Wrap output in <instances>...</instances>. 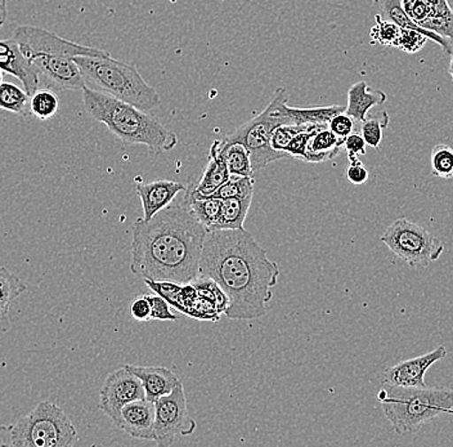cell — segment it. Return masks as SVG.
<instances>
[{
    "label": "cell",
    "instance_id": "6da1fadb",
    "mask_svg": "<svg viewBox=\"0 0 453 447\" xmlns=\"http://www.w3.org/2000/svg\"><path fill=\"white\" fill-rule=\"evenodd\" d=\"M200 274L214 280L228 297L226 318L257 320L267 315L280 266L268 258L267 251L245 228L219 230L208 232Z\"/></svg>",
    "mask_w": 453,
    "mask_h": 447
},
{
    "label": "cell",
    "instance_id": "7a4b0ae2",
    "mask_svg": "<svg viewBox=\"0 0 453 447\" xmlns=\"http://www.w3.org/2000/svg\"><path fill=\"white\" fill-rule=\"evenodd\" d=\"M208 231L189 204L174 200L150 220L133 225L132 263L135 276L189 284L200 276Z\"/></svg>",
    "mask_w": 453,
    "mask_h": 447
},
{
    "label": "cell",
    "instance_id": "3957f363",
    "mask_svg": "<svg viewBox=\"0 0 453 447\" xmlns=\"http://www.w3.org/2000/svg\"><path fill=\"white\" fill-rule=\"evenodd\" d=\"M12 39L38 73L41 88L55 92L83 90L87 87L81 67L73 61L76 56H110L104 50L78 44L50 31L27 25L17 27Z\"/></svg>",
    "mask_w": 453,
    "mask_h": 447
},
{
    "label": "cell",
    "instance_id": "277c9868",
    "mask_svg": "<svg viewBox=\"0 0 453 447\" xmlns=\"http://www.w3.org/2000/svg\"><path fill=\"white\" fill-rule=\"evenodd\" d=\"M85 112L127 144H143L154 155L172 151L178 137L155 116L101 90L84 87Z\"/></svg>",
    "mask_w": 453,
    "mask_h": 447
},
{
    "label": "cell",
    "instance_id": "5b68a950",
    "mask_svg": "<svg viewBox=\"0 0 453 447\" xmlns=\"http://www.w3.org/2000/svg\"><path fill=\"white\" fill-rule=\"evenodd\" d=\"M382 412L396 435L418 433L425 424L453 410L451 389H403L384 387L378 393Z\"/></svg>",
    "mask_w": 453,
    "mask_h": 447
},
{
    "label": "cell",
    "instance_id": "8992f818",
    "mask_svg": "<svg viewBox=\"0 0 453 447\" xmlns=\"http://www.w3.org/2000/svg\"><path fill=\"white\" fill-rule=\"evenodd\" d=\"M73 61L81 67L87 86L96 87L143 112L156 109L161 104L160 96L133 65L124 64L111 56H76Z\"/></svg>",
    "mask_w": 453,
    "mask_h": 447
},
{
    "label": "cell",
    "instance_id": "52a82bcc",
    "mask_svg": "<svg viewBox=\"0 0 453 447\" xmlns=\"http://www.w3.org/2000/svg\"><path fill=\"white\" fill-rule=\"evenodd\" d=\"M78 431L58 405L44 401L12 424L0 426V443L14 447H69Z\"/></svg>",
    "mask_w": 453,
    "mask_h": 447
},
{
    "label": "cell",
    "instance_id": "ba28073f",
    "mask_svg": "<svg viewBox=\"0 0 453 447\" xmlns=\"http://www.w3.org/2000/svg\"><path fill=\"white\" fill-rule=\"evenodd\" d=\"M288 106V92L285 88H279L268 106L259 115L228 133L222 140L226 143L243 144L250 154L254 172L260 171L274 161L285 159L288 155L274 150L271 138L277 127L290 124Z\"/></svg>",
    "mask_w": 453,
    "mask_h": 447
},
{
    "label": "cell",
    "instance_id": "9c48e42d",
    "mask_svg": "<svg viewBox=\"0 0 453 447\" xmlns=\"http://www.w3.org/2000/svg\"><path fill=\"white\" fill-rule=\"evenodd\" d=\"M380 240L395 257L415 268L427 267L444 251L438 237L407 218H399L388 226Z\"/></svg>",
    "mask_w": 453,
    "mask_h": 447
},
{
    "label": "cell",
    "instance_id": "30bf717a",
    "mask_svg": "<svg viewBox=\"0 0 453 447\" xmlns=\"http://www.w3.org/2000/svg\"><path fill=\"white\" fill-rule=\"evenodd\" d=\"M196 431V421L188 414L182 381L169 395L155 401V443L172 446L177 438Z\"/></svg>",
    "mask_w": 453,
    "mask_h": 447
},
{
    "label": "cell",
    "instance_id": "8fae6325",
    "mask_svg": "<svg viewBox=\"0 0 453 447\" xmlns=\"http://www.w3.org/2000/svg\"><path fill=\"white\" fill-rule=\"evenodd\" d=\"M141 398H146L141 379L123 366L109 374L104 381L99 393V409L111 419L116 426L123 407Z\"/></svg>",
    "mask_w": 453,
    "mask_h": 447
},
{
    "label": "cell",
    "instance_id": "7c38bea8",
    "mask_svg": "<svg viewBox=\"0 0 453 447\" xmlns=\"http://www.w3.org/2000/svg\"><path fill=\"white\" fill-rule=\"evenodd\" d=\"M447 356V348L439 346L432 352L425 353L418 358L398 362L388 367L382 374V384L403 387V389H424L426 386L425 374L430 366L443 360Z\"/></svg>",
    "mask_w": 453,
    "mask_h": 447
},
{
    "label": "cell",
    "instance_id": "4fadbf2b",
    "mask_svg": "<svg viewBox=\"0 0 453 447\" xmlns=\"http://www.w3.org/2000/svg\"><path fill=\"white\" fill-rule=\"evenodd\" d=\"M116 427L130 437L155 441V403L141 398L126 405Z\"/></svg>",
    "mask_w": 453,
    "mask_h": 447
},
{
    "label": "cell",
    "instance_id": "5bb4252c",
    "mask_svg": "<svg viewBox=\"0 0 453 447\" xmlns=\"http://www.w3.org/2000/svg\"><path fill=\"white\" fill-rule=\"evenodd\" d=\"M186 189L187 186L182 182L170 180H156L150 183L137 185L135 191L140 197L142 208H143V220H151L158 212L174 202L178 195Z\"/></svg>",
    "mask_w": 453,
    "mask_h": 447
},
{
    "label": "cell",
    "instance_id": "9a60e30c",
    "mask_svg": "<svg viewBox=\"0 0 453 447\" xmlns=\"http://www.w3.org/2000/svg\"><path fill=\"white\" fill-rule=\"evenodd\" d=\"M0 69L19 79L30 97L41 88L38 73L22 55L14 39L0 41Z\"/></svg>",
    "mask_w": 453,
    "mask_h": 447
},
{
    "label": "cell",
    "instance_id": "2e32d148",
    "mask_svg": "<svg viewBox=\"0 0 453 447\" xmlns=\"http://www.w3.org/2000/svg\"><path fill=\"white\" fill-rule=\"evenodd\" d=\"M228 166H226L225 155H223L222 143L220 140L214 141L209 152V160L203 169V175L197 185H191L187 188V192L196 197H208L214 194L223 183L228 181Z\"/></svg>",
    "mask_w": 453,
    "mask_h": 447
},
{
    "label": "cell",
    "instance_id": "e0dca14e",
    "mask_svg": "<svg viewBox=\"0 0 453 447\" xmlns=\"http://www.w3.org/2000/svg\"><path fill=\"white\" fill-rule=\"evenodd\" d=\"M124 366L141 379L146 398L152 403L163 396L169 395L180 383V379L166 367L137 366V365H124Z\"/></svg>",
    "mask_w": 453,
    "mask_h": 447
},
{
    "label": "cell",
    "instance_id": "ac0fdd59",
    "mask_svg": "<svg viewBox=\"0 0 453 447\" xmlns=\"http://www.w3.org/2000/svg\"><path fill=\"white\" fill-rule=\"evenodd\" d=\"M376 8L379 10V15L382 19H389V21L395 22L402 29H412L420 31L425 36L430 39V41L435 42L438 45H441V50L444 52L451 55L453 47L446 38L438 35V34L433 33V31L423 29L420 25L416 24L406 11H404L403 5H402L401 0H375Z\"/></svg>",
    "mask_w": 453,
    "mask_h": 447
},
{
    "label": "cell",
    "instance_id": "d6986e66",
    "mask_svg": "<svg viewBox=\"0 0 453 447\" xmlns=\"http://www.w3.org/2000/svg\"><path fill=\"white\" fill-rule=\"evenodd\" d=\"M387 101V95L382 90L371 89L366 81H358L348 90V104L345 112L352 116L354 121L364 123L368 112L373 106L382 104Z\"/></svg>",
    "mask_w": 453,
    "mask_h": 447
},
{
    "label": "cell",
    "instance_id": "ffe728a7",
    "mask_svg": "<svg viewBox=\"0 0 453 447\" xmlns=\"http://www.w3.org/2000/svg\"><path fill=\"white\" fill-rule=\"evenodd\" d=\"M344 140L334 135L328 127L317 130L307 146L305 160L308 163H325L338 157Z\"/></svg>",
    "mask_w": 453,
    "mask_h": 447
},
{
    "label": "cell",
    "instance_id": "44dd1931",
    "mask_svg": "<svg viewBox=\"0 0 453 447\" xmlns=\"http://www.w3.org/2000/svg\"><path fill=\"white\" fill-rule=\"evenodd\" d=\"M429 4L430 15L421 22L423 29L443 36L453 47V10L447 0H425Z\"/></svg>",
    "mask_w": 453,
    "mask_h": 447
},
{
    "label": "cell",
    "instance_id": "7402d4cb",
    "mask_svg": "<svg viewBox=\"0 0 453 447\" xmlns=\"http://www.w3.org/2000/svg\"><path fill=\"white\" fill-rule=\"evenodd\" d=\"M253 197L222 200V211L215 231L243 230V223L248 217Z\"/></svg>",
    "mask_w": 453,
    "mask_h": 447
},
{
    "label": "cell",
    "instance_id": "603a6c76",
    "mask_svg": "<svg viewBox=\"0 0 453 447\" xmlns=\"http://www.w3.org/2000/svg\"><path fill=\"white\" fill-rule=\"evenodd\" d=\"M345 107L316 106V107H291L288 106V115L290 124L305 126V124H328L334 116L344 112Z\"/></svg>",
    "mask_w": 453,
    "mask_h": 447
},
{
    "label": "cell",
    "instance_id": "cb8c5ba5",
    "mask_svg": "<svg viewBox=\"0 0 453 447\" xmlns=\"http://www.w3.org/2000/svg\"><path fill=\"white\" fill-rule=\"evenodd\" d=\"M184 200L189 204L197 220L203 223L208 232H214L222 211V200L212 197H196L184 191Z\"/></svg>",
    "mask_w": 453,
    "mask_h": 447
},
{
    "label": "cell",
    "instance_id": "d4e9b609",
    "mask_svg": "<svg viewBox=\"0 0 453 447\" xmlns=\"http://www.w3.org/2000/svg\"><path fill=\"white\" fill-rule=\"evenodd\" d=\"M27 290V287L21 279L7 268L0 267V321L8 318L16 299Z\"/></svg>",
    "mask_w": 453,
    "mask_h": 447
},
{
    "label": "cell",
    "instance_id": "484cf974",
    "mask_svg": "<svg viewBox=\"0 0 453 447\" xmlns=\"http://www.w3.org/2000/svg\"><path fill=\"white\" fill-rule=\"evenodd\" d=\"M0 109L16 115L28 116L31 114L30 96L21 87L3 81L0 84Z\"/></svg>",
    "mask_w": 453,
    "mask_h": 447
},
{
    "label": "cell",
    "instance_id": "4316f807",
    "mask_svg": "<svg viewBox=\"0 0 453 447\" xmlns=\"http://www.w3.org/2000/svg\"><path fill=\"white\" fill-rule=\"evenodd\" d=\"M222 143L223 155L229 173L234 175H243V177H254L253 164H251L250 154L243 144L234 143Z\"/></svg>",
    "mask_w": 453,
    "mask_h": 447
},
{
    "label": "cell",
    "instance_id": "83f0119b",
    "mask_svg": "<svg viewBox=\"0 0 453 447\" xmlns=\"http://www.w3.org/2000/svg\"><path fill=\"white\" fill-rule=\"evenodd\" d=\"M254 177H243V175H229L228 181L223 183L214 194L212 199L226 200L237 199V197H254Z\"/></svg>",
    "mask_w": 453,
    "mask_h": 447
},
{
    "label": "cell",
    "instance_id": "f1b7e54d",
    "mask_svg": "<svg viewBox=\"0 0 453 447\" xmlns=\"http://www.w3.org/2000/svg\"><path fill=\"white\" fill-rule=\"evenodd\" d=\"M59 100L55 90L39 88L30 97L31 115L39 120H50L58 112Z\"/></svg>",
    "mask_w": 453,
    "mask_h": 447
},
{
    "label": "cell",
    "instance_id": "f546056e",
    "mask_svg": "<svg viewBox=\"0 0 453 447\" xmlns=\"http://www.w3.org/2000/svg\"><path fill=\"white\" fill-rule=\"evenodd\" d=\"M191 284L196 289L198 296H200L201 298L206 299V301L214 304L222 315L226 313V308H228L229 305L228 297L226 296L223 289L220 288L214 280L211 279V277L200 274Z\"/></svg>",
    "mask_w": 453,
    "mask_h": 447
},
{
    "label": "cell",
    "instance_id": "4dcf8cb0",
    "mask_svg": "<svg viewBox=\"0 0 453 447\" xmlns=\"http://www.w3.org/2000/svg\"><path fill=\"white\" fill-rule=\"evenodd\" d=\"M390 116L384 110L367 116L366 120L362 123L361 135L368 146L378 150L382 141V132L389 126Z\"/></svg>",
    "mask_w": 453,
    "mask_h": 447
},
{
    "label": "cell",
    "instance_id": "1f68e13d",
    "mask_svg": "<svg viewBox=\"0 0 453 447\" xmlns=\"http://www.w3.org/2000/svg\"><path fill=\"white\" fill-rule=\"evenodd\" d=\"M432 173L441 180L453 178V149L449 144H437L430 158Z\"/></svg>",
    "mask_w": 453,
    "mask_h": 447
},
{
    "label": "cell",
    "instance_id": "d6a6232c",
    "mask_svg": "<svg viewBox=\"0 0 453 447\" xmlns=\"http://www.w3.org/2000/svg\"><path fill=\"white\" fill-rule=\"evenodd\" d=\"M376 25L370 31L372 43L388 45V47H395L399 35H401L402 27L395 24L389 19H382L380 15L375 16Z\"/></svg>",
    "mask_w": 453,
    "mask_h": 447
},
{
    "label": "cell",
    "instance_id": "836d02e7",
    "mask_svg": "<svg viewBox=\"0 0 453 447\" xmlns=\"http://www.w3.org/2000/svg\"><path fill=\"white\" fill-rule=\"evenodd\" d=\"M328 126V124H305V126H296V124H282L277 127L271 138V144L277 151L285 152L286 147L291 143L296 135L304 130L317 128V127Z\"/></svg>",
    "mask_w": 453,
    "mask_h": 447
},
{
    "label": "cell",
    "instance_id": "e575fe53",
    "mask_svg": "<svg viewBox=\"0 0 453 447\" xmlns=\"http://www.w3.org/2000/svg\"><path fill=\"white\" fill-rule=\"evenodd\" d=\"M144 284L147 285L151 291L163 297L164 299L169 302L172 307H177L178 297H180V290H182V284L180 282L170 281V280H149L144 279Z\"/></svg>",
    "mask_w": 453,
    "mask_h": 447
},
{
    "label": "cell",
    "instance_id": "d590c367",
    "mask_svg": "<svg viewBox=\"0 0 453 447\" xmlns=\"http://www.w3.org/2000/svg\"><path fill=\"white\" fill-rule=\"evenodd\" d=\"M427 36L421 34L420 31L412 29H402L401 35L395 47L403 50L406 53H416L423 50L424 45L426 44Z\"/></svg>",
    "mask_w": 453,
    "mask_h": 447
},
{
    "label": "cell",
    "instance_id": "8d00e7d4",
    "mask_svg": "<svg viewBox=\"0 0 453 447\" xmlns=\"http://www.w3.org/2000/svg\"><path fill=\"white\" fill-rule=\"evenodd\" d=\"M324 127L328 126L317 127V128L300 132L299 135H296V137L291 140V143H288V146L286 147V154H288V157L296 158V159L305 160L307 146L308 143H310L311 138L313 137L314 133H316L317 130L324 128Z\"/></svg>",
    "mask_w": 453,
    "mask_h": 447
},
{
    "label": "cell",
    "instance_id": "74e56055",
    "mask_svg": "<svg viewBox=\"0 0 453 447\" xmlns=\"http://www.w3.org/2000/svg\"><path fill=\"white\" fill-rule=\"evenodd\" d=\"M149 298L150 304H151V320L155 321H177L178 318L172 313L170 310V304L163 297L151 296V294H146Z\"/></svg>",
    "mask_w": 453,
    "mask_h": 447
},
{
    "label": "cell",
    "instance_id": "f35d334b",
    "mask_svg": "<svg viewBox=\"0 0 453 447\" xmlns=\"http://www.w3.org/2000/svg\"><path fill=\"white\" fill-rule=\"evenodd\" d=\"M328 129L338 135L339 138H345L348 135H352L354 130V119L352 116L347 114V112H340V114L334 116L330 121H328Z\"/></svg>",
    "mask_w": 453,
    "mask_h": 447
},
{
    "label": "cell",
    "instance_id": "ab89813d",
    "mask_svg": "<svg viewBox=\"0 0 453 447\" xmlns=\"http://www.w3.org/2000/svg\"><path fill=\"white\" fill-rule=\"evenodd\" d=\"M366 141L361 133H352L344 140V149L347 150L348 159L359 158L366 154Z\"/></svg>",
    "mask_w": 453,
    "mask_h": 447
},
{
    "label": "cell",
    "instance_id": "60d3db41",
    "mask_svg": "<svg viewBox=\"0 0 453 447\" xmlns=\"http://www.w3.org/2000/svg\"><path fill=\"white\" fill-rule=\"evenodd\" d=\"M370 173H368L365 164L359 160V158L349 159V166L347 169V178L353 185H364L368 181Z\"/></svg>",
    "mask_w": 453,
    "mask_h": 447
},
{
    "label": "cell",
    "instance_id": "b9f144b4",
    "mask_svg": "<svg viewBox=\"0 0 453 447\" xmlns=\"http://www.w3.org/2000/svg\"><path fill=\"white\" fill-rule=\"evenodd\" d=\"M130 315L140 322H146L151 320V304L147 296H140L130 304Z\"/></svg>",
    "mask_w": 453,
    "mask_h": 447
},
{
    "label": "cell",
    "instance_id": "7bdbcfd3",
    "mask_svg": "<svg viewBox=\"0 0 453 447\" xmlns=\"http://www.w3.org/2000/svg\"><path fill=\"white\" fill-rule=\"evenodd\" d=\"M8 19L7 0H0V29L4 27Z\"/></svg>",
    "mask_w": 453,
    "mask_h": 447
},
{
    "label": "cell",
    "instance_id": "ee69618b",
    "mask_svg": "<svg viewBox=\"0 0 453 447\" xmlns=\"http://www.w3.org/2000/svg\"><path fill=\"white\" fill-rule=\"evenodd\" d=\"M401 2L402 5H403L404 11L407 12V15L410 16L411 11H412V8L415 7V4L418 0H401Z\"/></svg>",
    "mask_w": 453,
    "mask_h": 447
},
{
    "label": "cell",
    "instance_id": "f6af8a7d",
    "mask_svg": "<svg viewBox=\"0 0 453 447\" xmlns=\"http://www.w3.org/2000/svg\"><path fill=\"white\" fill-rule=\"evenodd\" d=\"M449 56H451V61H449V75H451L452 83H453V50H452L451 55H449Z\"/></svg>",
    "mask_w": 453,
    "mask_h": 447
},
{
    "label": "cell",
    "instance_id": "bcb514c9",
    "mask_svg": "<svg viewBox=\"0 0 453 447\" xmlns=\"http://www.w3.org/2000/svg\"><path fill=\"white\" fill-rule=\"evenodd\" d=\"M3 73H4V72H3L2 69H0V84L3 83Z\"/></svg>",
    "mask_w": 453,
    "mask_h": 447
}]
</instances>
